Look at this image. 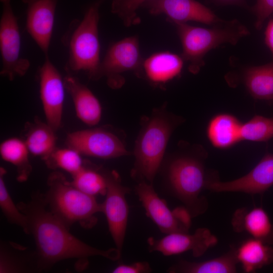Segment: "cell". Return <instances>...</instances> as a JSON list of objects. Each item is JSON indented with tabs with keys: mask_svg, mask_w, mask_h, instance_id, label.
<instances>
[{
	"mask_svg": "<svg viewBox=\"0 0 273 273\" xmlns=\"http://www.w3.org/2000/svg\"><path fill=\"white\" fill-rule=\"evenodd\" d=\"M17 206L27 217L29 234L35 240L41 270L67 259H77L86 267L89 257L100 256L113 261L119 260L121 252L117 248L102 250L76 238L48 208L44 195L34 193L30 201Z\"/></svg>",
	"mask_w": 273,
	"mask_h": 273,
	"instance_id": "obj_1",
	"label": "cell"
},
{
	"mask_svg": "<svg viewBox=\"0 0 273 273\" xmlns=\"http://www.w3.org/2000/svg\"><path fill=\"white\" fill-rule=\"evenodd\" d=\"M44 199L49 209L68 229L74 223L91 228L97 222L96 214L102 212V204L95 197L81 191L61 172L48 177Z\"/></svg>",
	"mask_w": 273,
	"mask_h": 273,
	"instance_id": "obj_2",
	"label": "cell"
},
{
	"mask_svg": "<svg viewBox=\"0 0 273 273\" xmlns=\"http://www.w3.org/2000/svg\"><path fill=\"white\" fill-rule=\"evenodd\" d=\"M208 178L202 158L179 155L171 159L166 166V191L180 201L194 217L208 208L206 197L201 195Z\"/></svg>",
	"mask_w": 273,
	"mask_h": 273,
	"instance_id": "obj_3",
	"label": "cell"
},
{
	"mask_svg": "<svg viewBox=\"0 0 273 273\" xmlns=\"http://www.w3.org/2000/svg\"><path fill=\"white\" fill-rule=\"evenodd\" d=\"M174 24L182 46L181 57L189 62V70L193 73L204 65V57L209 51L223 43L235 44L249 34L247 27L237 20L223 21L210 28Z\"/></svg>",
	"mask_w": 273,
	"mask_h": 273,
	"instance_id": "obj_4",
	"label": "cell"
},
{
	"mask_svg": "<svg viewBox=\"0 0 273 273\" xmlns=\"http://www.w3.org/2000/svg\"><path fill=\"white\" fill-rule=\"evenodd\" d=\"M97 2L87 10L68 39L69 57L67 70L86 72L91 79H97L101 61L99 37V7Z\"/></svg>",
	"mask_w": 273,
	"mask_h": 273,
	"instance_id": "obj_5",
	"label": "cell"
},
{
	"mask_svg": "<svg viewBox=\"0 0 273 273\" xmlns=\"http://www.w3.org/2000/svg\"><path fill=\"white\" fill-rule=\"evenodd\" d=\"M171 128L163 116H155L150 120L135 146L133 177L153 184L160 168Z\"/></svg>",
	"mask_w": 273,
	"mask_h": 273,
	"instance_id": "obj_6",
	"label": "cell"
},
{
	"mask_svg": "<svg viewBox=\"0 0 273 273\" xmlns=\"http://www.w3.org/2000/svg\"><path fill=\"white\" fill-rule=\"evenodd\" d=\"M2 14L0 21V50L2 61L1 75L10 80L24 75L29 61L20 56L21 37L17 19L11 0H1Z\"/></svg>",
	"mask_w": 273,
	"mask_h": 273,
	"instance_id": "obj_7",
	"label": "cell"
},
{
	"mask_svg": "<svg viewBox=\"0 0 273 273\" xmlns=\"http://www.w3.org/2000/svg\"><path fill=\"white\" fill-rule=\"evenodd\" d=\"M107 180L105 201L102 212L106 217L109 230L116 248L121 252L123 248L129 215L126 195L130 190L123 186L115 171L104 173Z\"/></svg>",
	"mask_w": 273,
	"mask_h": 273,
	"instance_id": "obj_8",
	"label": "cell"
},
{
	"mask_svg": "<svg viewBox=\"0 0 273 273\" xmlns=\"http://www.w3.org/2000/svg\"><path fill=\"white\" fill-rule=\"evenodd\" d=\"M143 61L137 37L123 38L109 48L101 62L97 79L105 76L110 86L116 87L122 73L142 69Z\"/></svg>",
	"mask_w": 273,
	"mask_h": 273,
	"instance_id": "obj_9",
	"label": "cell"
},
{
	"mask_svg": "<svg viewBox=\"0 0 273 273\" xmlns=\"http://www.w3.org/2000/svg\"><path fill=\"white\" fill-rule=\"evenodd\" d=\"M66 144L81 155L102 159L129 155L121 141L114 133L100 129H88L68 134Z\"/></svg>",
	"mask_w": 273,
	"mask_h": 273,
	"instance_id": "obj_10",
	"label": "cell"
},
{
	"mask_svg": "<svg viewBox=\"0 0 273 273\" xmlns=\"http://www.w3.org/2000/svg\"><path fill=\"white\" fill-rule=\"evenodd\" d=\"M217 242L216 237L205 228H198L192 234L177 232L166 234L160 239L151 237L147 239L149 252L171 256L191 251L195 257L203 255Z\"/></svg>",
	"mask_w": 273,
	"mask_h": 273,
	"instance_id": "obj_11",
	"label": "cell"
},
{
	"mask_svg": "<svg viewBox=\"0 0 273 273\" xmlns=\"http://www.w3.org/2000/svg\"><path fill=\"white\" fill-rule=\"evenodd\" d=\"M39 75L40 98L47 123L56 131L62 124L66 89L64 79L48 57Z\"/></svg>",
	"mask_w": 273,
	"mask_h": 273,
	"instance_id": "obj_12",
	"label": "cell"
},
{
	"mask_svg": "<svg viewBox=\"0 0 273 273\" xmlns=\"http://www.w3.org/2000/svg\"><path fill=\"white\" fill-rule=\"evenodd\" d=\"M273 186V154H266L245 175L229 181L208 178L205 189L214 192L262 194Z\"/></svg>",
	"mask_w": 273,
	"mask_h": 273,
	"instance_id": "obj_13",
	"label": "cell"
},
{
	"mask_svg": "<svg viewBox=\"0 0 273 273\" xmlns=\"http://www.w3.org/2000/svg\"><path fill=\"white\" fill-rule=\"evenodd\" d=\"M144 6L151 14H165L174 23H187L192 21L216 25L224 21L196 0H150Z\"/></svg>",
	"mask_w": 273,
	"mask_h": 273,
	"instance_id": "obj_14",
	"label": "cell"
},
{
	"mask_svg": "<svg viewBox=\"0 0 273 273\" xmlns=\"http://www.w3.org/2000/svg\"><path fill=\"white\" fill-rule=\"evenodd\" d=\"M135 193L143 206L146 215L165 234L189 233L190 228L177 217L174 210H170L166 202L159 197L153 185L140 181L135 187Z\"/></svg>",
	"mask_w": 273,
	"mask_h": 273,
	"instance_id": "obj_15",
	"label": "cell"
},
{
	"mask_svg": "<svg viewBox=\"0 0 273 273\" xmlns=\"http://www.w3.org/2000/svg\"><path fill=\"white\" fill-rule=\"evenodd\" d=\"M27 5V30L48 57L58 0H22Z\"/></svg>",
	"mask_w": 273,
	"mask_h": 273,
	"instance_id": "obj_16",
	"label": "cell"
},
{
	"mask_svg": "<svg viewBox=\"0 0 273 273\" xmlns=\"http://www.w3.org/2000/svg\"><path fill=\"white\" fill-rule=\"evenodd\" d=\"M64 81L78 119L89 126L97 124L102 116V107L97 98L75 76L68 74Z\"/></svg>",
	"mask_w": 273,
	"mask_h": 273,
	"instance_id": "obj_17",
	"label": "cell"
},
{
	"mask_svg": "<svg viewBox=\"0 0 273 273\" xmlns=\"http://www.w3.org/2000/svg\"><path fill=\"white\" fill-rule=\"evenodd\" d=\"M232 224L235 232H245L253 238L273 244V223L261 207L238 209L233 215Z\"/></svg>",
	"mask_w": 273,
	"mask_h": 273,
	"instance_id": "obj_18",
	"label": "cell"
},
{
	"mask_svg": "<svg viewBox=\"0 0 273 273\" xmlns=\"http://www.w3.org/2000/svg\"><path fill=\"white\" fill-rule=\"evenodd\" d=\"M41 271L36 251L12 242L1 243L0 272H32Z\"/></svg>",
	"mask_w": 273,
	"mask_h": 273,
	"instance_id": "obj_19",
	"label": "cell"
},
{
	"mask_svg": "<svg viewBox=\"0 0 273 273\" xmlns=\"http://www.w3.org/2000/svg\"><path fill=\"white\" fill-rule=\"evenodd\" d=\"M183 64L182 57L168 51L160 52L144 60L142 69L151 82L164 83L180 74Z\"/></svg>",
	"mask_w": 273,
	"mask_h": 273,
	"instance_id": "obj_20",
	"label": "cell"
},
{
	"mask_svg": "<svg viewBox=\"0 0 273 273\" xmlns=\"http://www.w3.org/2000/svg\"><path fill=\"white\" fill-rule=\"evenodd\" d=\"M242 125L235 116L220 114L209 121L207 129V136L215 147L229 148L242 140Z\"/></svg>",
	"mask_w": 273,
	"mask_h": 273,
	"instance_id": "obj_21",
	"label": "cell"
},
{
	"mask_svg": "<svg viewBox=\"0 0 273 273\" xmlns=\"http://www.w3.org/2000/svg\"><path fill=\"white\" fill-rule=\"evenodd\" d=\"M238 263L235 247H232L225 254L202 262L180 260L167 270L169 273H234Z\"/></svg>",
	"mask_w": 273,
	"mask_h": 273,
	"instance_id": "obj_22",
	"label": "cell"
},
{
	"mask_svg": "<svg viewBox=\"0 0 273 273\" xmlns=\"http://www.w3.org/2000/svg\"><path fill=\"white\" fill-rule=\"evenodd\" d=\"M236 256L245 272H252L273 262V248L269 244L251 238L235 247Z\"/></svg>",
	"mask_w": 273,
	"mask_h": 273,
	"instance_id": "obj_23",
	"label": "cell"
},
{
	"mask_svg": "<svg viewBox=\"0 0 273 273\" xmlns=\"http://www.w3.org/2000/svg\"><path fill=\"white\" fill-rule=\"evenodd\" d=\"M27 128L24 141L30 153L44 160L57 148L56 130L39 120L30 123Z\"/></svg>",
	"mask_w": 273,
	"mask_h": 273,
	"instance_id": "obj_24",
	"label": "cell"
},
{
	"mask_svg": "<svg viewBox=\"0 0 273 273\" xmlns=\"http://www.w3.org/2000/svg\"><path fill=\"white\" fill-rule=\"evenodd\" d=\"M244 79L247 89L253 98L273 100V62L247 68Z\"/></svg>",
	"mask_w": 273,
	"mask_h": 273,
	"instance_id": "obj_25",
	"label": "cell"
},
{
	"mask_svg": "<svg viewBox=\"0 0 273 273\" xmlns=\"http://www.w3.org/2000/svg\"><path fill=\"white\" fill-rule=\"evenodd\" d=\"M29 153L24 141L17 138L8 139L0 145L2 158L16 167L17 178L20 182L26 181L32 171Z\"/></svg>",
	"mask_w": 273,
	"mask_h": 273,
	"instance_id": "obj_26",
	"label": "cell"
},
{
	"mask_svg": "<svg viewBox=\"0 0 273 273\" xmlns=\"http://www.w3.org/2000/svg\"><path fill=\"white\" fill-rule=\"evenodd\" d=\"M72 176L71 184L84 193L94 197L105 195L107 180L104 173L83 166Z\"/></svg>",
	"mask_w": 273,
	"mask_h": 273,
	"instance_id": "obj_27",
	"label": "cell"
},
{
	"mask_svg": "<svg viewBox=\"0 0 273 273\" xmlns=\"http://www.w3.org/2000/svg\"><path fill=\"white\" fill-rule=\"evenodd\" d=\"M47 166L52 169L59 168L73 175L83 167L81 154L76 150L67 148H56L43 160Z\"/></svg>",
	"mask_w": 273,
	"mask_h": 273,
	"instance_id": "obj_28",
	"label": "cell"
},
{
	"mask_svg": "<svg viewBox=\"0 0 273 273\" xmlns=\"http://www.w3.org/2000/svg\"><path fill=\"white\" fill-rule=\"evenodd\" d=\"M6 169L0 168V207L8 221L20 226L27 234H29L28 221L27 216L16 205L6 186L4 176Z\"/></svg>",
	"mask_w": 273,
	"mask_h": 273,
	"instance_id": "obj_29",
	"label": "cell"
},
{
	"mask_svg": "<svg viewBox=\"0 0 273 273\" xmlns=\"http://www.w3.org/2000/svg\"><path fill=\"white\" fill-rule=\"evenodd\" d=\"M242 140L265 142L273 138V118L255 116L243 124Z\"/></svg>",
	"mask_w": 273,
	"mask_h": 273,
	"instance_id": "obj_30",
	"label": "cell"
},
{
	"mask_svg": "<svg viewBox=\"0 0 273 273\" xmlns=\"http://www.w3.org/2000/svg\"><path fill=\"white\" fill-rule=\"evenodd\" d=\"M149 1L112 0V12L117 15L126 26H129L139 22L136 11Z\"/></svg>",
	"mask_w": 273,
	"mask_h": 273,
	"instance_id": "obj_31",
	"label": "cell"
},
{
	"mask_svg": "<svg viewBox=\"0 0 273 273\" xmlns=\"http://www.w3.org/2000/svg\"><path fill=\"white\" fill-rule=\"evenodd\" d=\"M252 11L256 18L255 27L260 30L265 20L273 14V0H257Z\"/></svg>",
	"mask_w": 273,
	"mask_h": 273,
	"instance_id": "obj_32",
	"label": "cell"
},
{
	"mask_svg": "<svg viewBox=\"0 0 273 273\" xmlns=\"http://www.w3.org/2000/svg\"><path fill=\"white\" fill-rule=\"evenodd\" d=\"M152 269L146 261H138L130 264L120 263L112 270L113 273H149Z\"/></svg>",
	"mask_w": 273,
	"mask_h": 273,
	"instance_id": "obj_33",
	"label": "cell"
},
{
	"mask_svg": "<svg viewBox=\"0 0 273 273\" xmlns=\"http://www.w3.org/2000/svg\"><path fill=\"white\" fill-rule=\"evenodd\" d=\"M264 34L265 44L273 55V19L269 20Z\"/></svg>",
	"mask_w": 273,
	"mask_h": 273,
	"instance_id": "obj_34",
	"label": "cell"
},
{
	"mask_svg": "<svg viewBox=\"0 0 273 273\" xmlns=\"http://www.w3.org/2000/svg\"><path fill=\"white\" fill-rule=\"evenodd\" d=\"M213 3L220 5H238L246 6L245 0H212Z\"/></svg>",
	"mask_w": 273,
	"mask_h": 273,
	"instance_id": "obj_35",
	"label": "cell"
},
{
	"mask_svg": "<svg viewBox=\"0 0 273 273\" xmlns=\"http://www.w3.org/2000/svg\"><path fill=\"white\" fill-rule=\"evenodd\" d=\"M103 1V0H99V1H98V2H99L101 3Z\"/></svg>",
	"mask_w": 273,
	"mask_h": 273,
	"instance_id": "obj_36",
	"label": "cell"
}]
</instances>
